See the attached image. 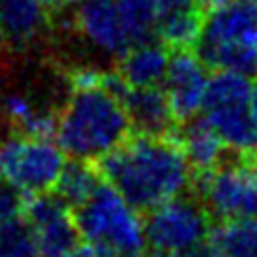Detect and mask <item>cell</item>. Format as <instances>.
Returning a JSON list of instances; mask_svg holds the SVG:
<instances>
[{
  "label": "cell",
  "mask_w": 257,
  "mask_h": 257,
  "mask_svg": "<svg viewBox=\"0 0 257 257\" xmlns=\"http://www.w3.org/2000/svg\"><path fill=\"white\" fill-rule=\"evenodd\" d=\"M117 72L127 85L134 87H151L162 85L168 70L170 53L168 47L158 39L139 43L127 49L123 56L117 58Z\"/></svg>",
  "instance_id": "cell-15"
},
{
  "label": "cell",
  "mask_w": 257,
  "mask_h": 257,
  "mask_svg": "<svg viewBox=\"0 0 257 257\" xmlns=\"http://www.w3.org/2000/svg\"><path fill=\"white\" fill-rule=\"evenodd\" d=\"M253 168H255V172H257V160H255V166H253Z\"/></svg>",
  "instance_id": "cell-30"
},
{
  "label": "cell",
  "mask_w": 257,
  "mask_h": 257,
  "mask_svg": "<svg viewBox=\"0 0 257 257\" xmlns=\"http://www.w3.org/2000/svg\"><path fill=\"white\" fill-rule=\"evenodd\" d=\"M210 213L198 198L181 194L151 208L145 219V240L153 251L179 255L206 240Z\"/></svg>",
  "instance_id": "cell-7"
},
{
  "label": "cell",
  "mask_w": 257,
  "mask_h": 257,
  "mask_svg": "<svg viewBox=\"0 0 257 257\" xmlns=\"http://www.w3.org/2000/svg\"><path fill=\"white\" fill-rule=\"evenodd\" d=\"M202 20V0H155V39L168 49L194 47Z\"/></svg>",
  "instance_id": "cell-13"
},
{
  "label": "cell",
  "mask_w": 257,
  "mask_h": 257,
  "mask_svg": "<svg viewBox=\"0 0 257 257\" xmlns=\"http://www.w3.org/2000/svg\"><path fill=\"white\" fill-rule=\"evenodd\" d=\"M198 200L217 219L257 217V172L246 164H219L194 177Z\"/></svg>",
  "instance_id": "cell-8"
},
{
  "label": "cell",
  "mask_w": 257,
  "mask_h": 257,
  "mask_svg": "<svg viewBox=\"0 0 257 257\" xmlns=\"http://www.w3.org/2000/svg\"><path fill=\"white\" fill-rule=\"evenodd\" d=\"M0 111L17 127V132L45 136V139H56L58 117L53 113L39 108L24 94H5L0 98Z\"/></svg>",
  "instance_id": "cell-18"
},
{
  "label": "cell",
  "mask_w": 257,
  "mask_h": 257,
  "mask_svg": "<svg viewBox=\"0 0 257 257\" xmlns=\"http://www.w3.org/2000/svg\"><path fill=\"white\" fill-rule=\"evenodd\" d=\"M102 79L89 85H72L58 115L56 143L72 160H102L132 132L121 100L102 83Z\"/></svg>",
  "instance_id": "cell-2"
},
{
  "label": "cell",
  "mask_w": 257,
  "mask_h": 257,
  "mask_svg": "<svg viewBox=\"0 0 257 257\" xmlns=\"http://www.w3.org/2000/svg\"><path fill=\"white\" fill-rule=\"evenodd\" d=\"M64 164L66 153L56 139L15 132L0 141V181L26 198L56 187Z\"/></svg>",
  "instance_id": "cell-6"
},
{
  "label": "cell",
  "mask_w": 257,
  "mask_h": 257,
  "mask_svg": "<svg viewBox=\"0 0 257 257\" xmlns=\"http://www.w3.org/2000/svg\"><path fill=\"white\" fill-rule=\"evenodd\" d=\"M0 257H41L34 229L24 213L0 221Z\"/></svg>",
  "instance_id": "cell-20"
},
{
  "label": "cell",
  "mask_w": 257,
  "mask_h": 257,
  "mask_svg": "<svg viewBox=\"0 0 257 257\" xmlns=\"http://www.w3.org/2000/svg\"><path fill=\"white\" fill-rule=\"evenodd\" d=\"M208 79V66L198 58L196 51L174 49V53H170L168 70L162 81V87L168 96L174 117L181 121H187V119L200 115Z\"/></svg>",
  "instance_id": "cell-11"
},
{
  "label": "cell",
  "mask_w": 257,
  "mask_h": 257,
  "mask_svg": "<svg viewBox=\"0 0 257 257\" xmlns=\"http://www.w3.org/2000/svg\"><path fill=\"white\" fill-rule=\"evenodd\" d=\"M98 162L102 179L141 213L185 194L194 183V168L170 134L127 136Z\"/></svg>",
  "instance_id": "cell-1"
},
{
  "label": "cell",
  "mask_w": 257,
  "mask_h": 257,
  "mask_svg": "<svg viewBox=\"0 0 257 257\" xmlns=\"http://www.w3.org/2000/svg\"><path fill=\"white\" fill-rule=\"evenodd\" d=\"M24 204H26V196L13 189L9 183L0 181V221H7V219L22 215Z\"/></svg>",
  "instance_id": "cell-21"
},
{
  "label": "cell",
  "mask_w": 257,
  "mask_h": 257,
  "mask_svg": "<svg viewBox=\"0 0 257 257\" xmlns=\"http://www.w3.org/2000/svg\"><path fill=\"white\" fill-rule=\"evenodd\" d=\"M102 83L121 100L132 127L147 134H170L174 113L162 85L134 87L119 77V72H104Z\"/></svg>",
  "instance_id": "cell-12"
},
{
  "label": "cell",
  "mask_w": 257,
  "mask_h": 257,
  "mask_svg": "<svg viewBox=\"0 0 257 257\" xmlns=\"http://www.w3.org/2000/svg\"><path fill=\"white\" fill-rule=\"evenodd\" d=\"M125 257H141V255H125Z\"/></svg>",
  "instance_id": "cell-29"
},
{
  "label": "cell",
  "mask_w": 257,
  "mask_h": 257,
  "mask_svg": "<svg viewBox=\"0 0 257 257\" xmlns=\"http://www.w3.org/2000/svg\"><path fill=\"white\" fill-rule=\"evenodd\" d=\"M41 3L51 13V11H64V9L70 7L72 3H77V0H41Z\"/></svg>",
  "instance_id": "cell-24"
},
{
  "label": "cell",
  "mask_w": 257,
  "mask_h": 257,
  "mask_svg": "<svg viewBox=\"0 0 257 257\" xmlns=\"http://www.w3.org/2000/svg\"><path fill=\"white\" fill-rule=\"evenodd\" d=\"M253 81L240 72L215 70L202 100L200 117L238 155L257 153V123L251 113Z\"/></svg>",
  "instance_id": "cell-5"
},
{
  "label": "cell",
  "mask_w": 257,
  "mask_h": 257,
  "mask_svg": "<svg viewBox=\"0 0 257 257\" xmlns=\"http://www.w3.org/2000/svg\"><path fill=\"white\" fill-rule=\"evenodd\" d=\"M7 41H5V32H3V20H0V47H3Z\"/></svg>",
  "instance_id": "cell-28"
},
{
  "label": "cell",
  "mask_w": 257,
  "mask_h": 257,
  "mask_svg": "<svg viewBox=\"0 0 257 257\" xmlns=\"http://www.w3.org/2000/svg\"><path fill=\"white\" fill-rule=\"evenodd\" d=\"M147 257H172V255H168V253H160V251H153L151 255H147Z\"/></svg>",
  "instance_id": "cell-27"
},
{
  "label": "cell",
  "mask_w": 257,
  "mask_h": 257,
  "mask_svg": "<svg viewBox=\"0 0 257 257\" xmlns=\"http://www.w3.org/2000/svg\"><path fill=\"white\" fill-rule=\"evenodd\" d=\"M72 26L91 49L108 58H119L134 47L115 0H79Z\"/></svg>",
  "instance_id": "cell-10"
},
{
  "label": "cell",
  "mask_w": 257,
  "mask_h": 257,
  "mask_svg": "<svg viewBox=\"0 0 257 257\" xmlns=\"http://www.w3.org/2000/svg\"><path fill=\"white\" fill-rule=\"evenodd\" d=\"M64 257H113V255L104 249H100L96 244H91V242H83V244L79 242L75 249H70Z\"/></svg>",
  "instance_id": "cell-22"
},
{
  "label": "cell",
  "mask_w": 257,
  "mask_h": 257,
  "mask_svg": "<svg viewBox=\"0 0 257 257\" xmlns=\"http://www.w3.org/2000/svg\"><path fill=\"white\" fill-rule=\"evenodd\" d=\"M174 139L196 172L210 170L223 162L225 145L202 117L187 119Z\"/></svg>",
  "instance_id": "cell-16"
},
{
  "label": "cell",
  "mask_w": 257,
  "mask_h": 257,
  "mask_svg": "<svg viewBox=\"0 0 257 257\" xmlns=\"http://www.w3.org/2000/svg\"><path fill=\"white\" fill-rule=\"evenodd\" d=\"M194 47L208 68L257 79V0H229L208 9Z\"/></svg>",
  "instance_id": "cell-3"
},
{
  "label": "cell",
  "mask_w": 257,
  "mask_h": 257,
  "mask_svg": "<svg viewBox=\"0 0 257 257\" xmlns=\"http://www.w3.org/2000/svg\"><path fill=\"white\" fill-rule=\"evenodd\" d=\"M100 181H102V174L96 172V168L89 162L70 158V162L64 164V168L56 181V187L51 191L75 210L79 204H83L94 194V189L98 187Z\"/></svg>",
  "instance_id": "cell-19"
},
{
  "label": "cell",
  "mask_w": 257,
  "mask_h": 257,
  "mask_svg": "<svg viewBox=\"0 0 257 257\" xmlns=\"http://www.w3.org/2000/svg\"><path fill=\"white\" fill-rule=\"evenodd\" d=\"M223 3H229V0H202V5H204V9H213V7L223 5Z\"/></svg>",
  "instance_id": "cell-26"
},
{
  "label": "cell",
  "mask_w": 257,
  "mask_h": 257,
  "mask_svg": "<svg viewBox=\"0 0 257 257\" xmlns=\"http://www.w3.org/2000/svg\"><path fill=\"white\" fill-rule=\"evenodd\" d=\"M5 41L15 49L30 47L47 30L49 11L41 0H0Z\"/></svg>",
  "instance_id": "cell-14"
},
{
  "label": "cell",
  "mask_w": 257,
  "mask_h": 257,
  "mask_svg": "<svg viewBox=\"0 0 257 257\" xmlns=\"http://www.w3.org/2000/svg\"><path fill=\"white\" fill-rule=\"evenodd\" d=\"M79 236L113 257L141 255L145 249V219L108 181H100L83 204L75 208Z\"/></svg>",
  "instance_id": "cell-4"
},
{
  "label": "cell",
  "mask_w": 257,
  "mask_h": 257,
  "mask_svg": "<svg viewBox=\"0 0 257 257\" xmlns=\"http://www.w3.org/2000/svg\"><path fill=\"white\" fill-rule=\"evenodd\" d=\"M206 242L217 257H257V217L219 219Z\"/></svg>",
  "instance_id": "cell-17"
},
{
  "label": "cell",
  "mask_w": 257,
  "mask_h": 257,
  "mask_svg": "<svg viewBox=\"0 0 257 257\" xmlns=\"http://www.w3.org/2000/svg\"><path fill=\"white\" fill-rule=\"evenodd\" d=\"M172 257H217V255L213 253V249H210V244L204 240V242H200L196 246H191V249L183 251L179 255H172Z\"/></svg>",
  "instance_id": "cell-23"
},
{
  "label": "cell",
  "mask_w": 257,
  "mask_h": 257,
  "mask_svg": "<svg viewBox=\"0 0 257 257\" xmlns=\"http://www.w3.org/2000/svg\"><path fill=\"white\" fill-rule=\"evenodd\" d=\"M24 217L34 229L41 257H64L79 244L75 210L51 191L26 198Z\"/></svg>",
  "instance_id": "cell-9"
},
{
  "label": "cell",
  "mask_w": 257,
  "mask_h": 257,
  "mask_svg": "<svg viewBox=\"0 0 257 257\" xmlns=\"http://www.w3.org/2000/svg\"><path fill=\"white\" fill-rule=\"evenodd\" d=\"M251 113H253V119L257 123V81L253 83V89H251Z\"/></svg>",
  "instance_id": "cell-25"
}]
</instances>
